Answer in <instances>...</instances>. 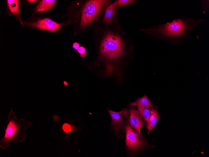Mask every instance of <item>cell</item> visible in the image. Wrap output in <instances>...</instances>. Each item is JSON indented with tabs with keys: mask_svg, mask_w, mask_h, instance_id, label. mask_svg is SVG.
<instances>
[{
	"mask_svg": "<svg viewBox=\"0 0 209 157\" xmlns=\"http://www.w3.org/2000/svg\"><path fill=\"white\" fill-rule=\"evenodd\" d=\"M92 32L94 57L79 63L99 78L121 76L134 57L132 41L121 27L118 18L110 24L102 23Z\"/></svg>",
	"mask_w": 209,
	"mask_h": 157,
	"instance_id": "obj_1",
	"label": "cell"
},
{
	"mask_svg": "<svg viewBox=\"0 0 209 157\" xmlns=\"http://www.w3.org/2000/svg\"><path fill=\"white\" fill-rule=\"evenodd\" d=\"M111 0H75L65 8L62 17L72 24L73 37L81 36L92 31L101 24L106 8Z\"/></svg>",
	"mask_w": 209,
	"mask_h": 157,
	"instance_id": "obj_2",
	"label": "cell"
},
{
	"mask_svg": "<svg viewBox=\"0 0 209 157\" xmlns=\"http://www.w3.org/2000/svg\"><path fill=\"white\" fill-rule=\"evenodd\" d=\"M204 20L177 18L166 23L141 28L140 31L155 39L166 40L171 44L176 43L186 39L196 26Z\"/></svg>",
	"mask_w": 209,
	"mask_h": 157,
	"instance_id": "obj_3",
	"label": "cell"
},
{
	"mask_svg": "<svg viewBox=\"0 0 209 157\" xmlns=\"http://www.w3.org/2000/svg\"><path fill=\"white\" fill-rule=\"evenodd\" d=\"M46 13L32 14L28 18L23 20L22 27L59 34L66 26L70 24L66 20L62 22L55 21Z\"/></svg>",
	"mask_w": 209,
	"mask_h": 157,
	"instance_id": "obj_4",
	"label": "cell"
},
{
	"mask_svg": "<svg viewBox=\"0 0 209 157\" xmlns=\"http://www.w3.org/2000/svg\"><path fill=\"white\" fill-rule=\"evenodd\" d=\"M126 132L125 145L128 151L133 153L149 147L146 141L139 136L135 130L127 123L125 126Z\"/></svg>",
	"mask_w": 209,
	"mask_h": 157,
	"instance_id": "obj_5",
	"label": "cell"
},
{
	"mask_svg": "<svg viewBox=\"0 0 209 157\" xmlns=\"http://www.w3.org/2000/svg\"><path fill=\"white\" fill-rule=\"evenodd\" d=\"M9 122L7 126L5 136L1 141L2 147H7L9 142L17 141V138L22 134V124L15 117L9 119Z\"/></svg>",
	"mask_w": 209,
	"mask_h": 157,
	"instance_id": "obj_6",
	"label": "cell"
},
{
	"mask_svg": "<svg viewBox=\"0 0 209 157\" xmlns=\"http://www.w3.org/2000/svg\"><path fill=\"white\" fill-rule=\"evenodd\" d=\"M20 1L19 0H6L5 2L7 14L9 16L14 17L18 20L22 27V16L23 14L20 9Z\"/></svg>",
	"mask_w": 209,
	"mask_h": 157,
	"instance_id": "obj_7",
	"label": "cell"
},
{
	"mask_svg": "<svg viewBox=\"0 0 209 157\" xmlns=\"http://www.w3.org/2000/svg\"><path fill=\"white\" fill-rule=\"evenodd\" d=\"M56 0H38L31 7L32 14L41 12H47L54 9L57 2Z\"/></svg>",
	"mask_w": 209,
	"mask_h": 157,
	"instance_id": "obj_8",
	"label": "cell"
},
{
	"mask_svg": "<svg viewBox=\"0 0 209 157\" xmlns=\"http://www.w3.org/2000/svg\"><path fill=\"white\" fill-rule=\"evenodd\" d=\"M129 125L141 136L140 128L144 126V123L141 119V118L135 107L130 108L129 110Z\"/></svg>",
	"mask_w": 209,
	"mask_h": 157,
	"instance_id": "obj_9",
	"label": "cell"
},
{
	"mask_svg": "<svg viewBox=\"0 0 209 157\" xmlns=\"http://www.w3.org/2000/svg\"><path fill=\"white\" fill-rule=\"evenodd\" d=\"M111 118V125L113 130L116 132L124 129V124L121 115L124 110L115 112L107 109Z\"/></svg>",
	"mask_w": 209,
	"mask_h": 157,
	"instance_id": "obj_10",
	"label": "cell"
},
{
	"mask_svg": "<svg viewBox=\"0 0 209 157\" xmlns=\"http://www.w3.org/2000/svg\"><path fill=\"white\" fill-rule=\"evenodd\" d=\"M118 11L115 1L106 8L102 23L106 24L112 23L118 18Z\"/></svg>",
	"mask_w": 209,
	"mask_h": 157,
	"instance_id": "obj_11",
	"label": "cell"
},
{
	"mask_svg": "<svg viewBox=\"0 0 209 157\" xmlns=\"http://www.w3.org/2000/svg\"><path fill=\"white\" fill-rule=\"evenodd\" d=\"M149 110L150 112L149 118L148 121L146 122V127L148 129V134L155 127L160 118L156 108L152 107Z\"/></svg>",
	"mask_w": 209,
	"mask_h": 157,
	"instance_id": "obj_12",
	"label": "cell"
},
{
	"mask_svg": "<svg viewBox=\"0 0 209 157\" xmlns=\"http://www.w3.org/2000/svg\"><path fill=\"white\" fill-rule=\"evenodd\" d=\"M129 105L131 107L142 106L148 109H150L152 107L150 101L145 95L139 98L135 101L130 103Z\"/></svg>",
	"mask_w": 209,
	"mask_h": 157,
	"instance_id": "obj_13",
	"label": "cell"
},
{
	"mask_svg": "<svg viewBox=\"0 0 209 157\" xmlns=\"http://www.w3.org/2000/svg\"><path fill=\"white\" fill-rule=\"evenodd\" d=\"M137 111L141 117L145 122H147L149 119L150 113L149 109L142 106H138Z\"/></svg>",
	"mask_w": 209,
	"mask_h": 157,
	"instance_id": "obj_14",
	"label": "cell"
},
{
	"mask_svg": "<svg viewBox=\"0 0 209 157\" xmlns=\"http://www.w3.org/2000/svg\"><path fill=\"white\" fill-rule=\"evenodd\" d=\"M136 0H115L117 8L137 3Z\"/></svg>",
	"mask_w": 209,
	"mask_h": 157,
	"instance_id": "obj_15",
	"label": "cell"
},
{
	"mask_svg": "<svg viewBox=\"0 0 209 157\" xmlns=\"http://www.w3.org/2000/svg\"><path fill=\"white\" fill-rule=\"evenodd\" d=\"M77 50L81 58H84L85 57L87 56V55L86 53V49L84 46H80Z\"/></svg>",
	"mask_w": 209,
	"mask_h": 157,
	"instance_id": "obj_16",
	"label": "cell"
},
{
	"mask_svg": "<svg viewBox=\"0 0 209 157\" xmlns=\"http://www.w3.org/2000/svg\"><path fill=\"white\" fill-rule=\"evenodd\" d=\"M201 2L203 6V13L205 14L209 8V0H202L201 1Z\"/></svg>",
	"mask_w": 209,
	"mask_h": 157,
	"instance_id": "obj_17",
	"label": "cell"
},
{
	"mask_svg": "<svg viewBox=\"0 0 209 157\" xmlns=\"http://www.w3.org/2000/svg\"><path fill=\"white\" fill-rule=\"evenodd\" d=\"M22 3L31 7L35 4L37 2V0H26L22 1Z\"/></svg>",
	"mask_w": 209,
	"mask_h": 157,
	"instance_id": "obj_18",
	"label": "cell"
},
{
	"mask_svg": "<svg viewBox=\"0 0 209 157\" xmlns=\"http://www.w3.org/2000/svg\"><path fill=\"white\" fill-rule=\"evenodd\" d=\"M62 128L64 131L67 133L70 132L71 131V126L68 123L64 124Z\"/></svg>",
	"mask_w": 209,
	"mask_h": 157,
	"instance_id": "obj_19",
	"label": "cell"
},
{
	"mask_svg": "<svg viewBox=\"0 0 209 157\" xmlns=\"http://www.w3.org/2000/svg\"><path fill=\"white\" fill-rule=\"evenodd\" d=\"M80 44L78 42H74L72 44V48L75 50H77L80 47Z\"/></svg>",
	"mask_w": 209,
	"mask_h": 157,
	"instance_id": "obj_20",
	"label": "cell"
}]
</instances>
